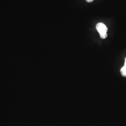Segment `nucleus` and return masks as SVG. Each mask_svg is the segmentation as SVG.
Here are the masks:
<instances>
[{
    "label": "nucleus",
    "instance_id": "nucleus-1",
    "mask_svg": "<svg viewBox=\"0 0 126 126\" xmlns=\"http://www.w3.org/2000/svg\"><path fill=\"white\" fill-rule=\"evenodd\" d=\"M96 28L97 31L99 32L100 37L102 39L106 38L107 36V32L108 31V28L103 23H98L96 25Z\"/></svg>",
    "mask_w": 126,
    "mask_h": 126
},
{
    "label": "nucleus",
    "instance_id": "nucleus-3",
    "mask_svg": "<svg viewBox=\"0 0 126 126\" xmlns=\"http://www.w3.org/2000/svg\"><path fill=\"white\" fill-rule=\"evenodd\" d=\"M86 1L88 2H92L93 1H94V0H86Z\"/></svg>",
    "mask_w": 126,
    "mask_h": 126
},
{
    "label": "nucleus",
    "instance_id": "nucleus-2",
    "mask_svg": "<svg viewBox=\"0 0 126 126\" xmlns=\"http://www.w3.org/2000/svg\"><path fill=\"white\" fill-rule=\"evenodd\" d=\"M121 72L122 73V76L124 77L126 76V62H125V64L124 66L122 67L121 70Z\"/></svg>",
    "mask_w": 126,
    "mask_h": 126
}]
</instances>
